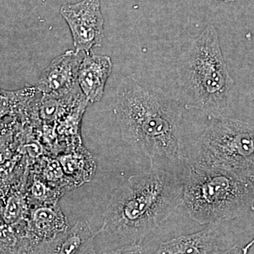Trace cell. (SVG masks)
Returning a JSON list of instances; mask_svg holds the SVG:
<instances>
[{"label": "cell", "instance_id": "12", "mask_svg": "<svg viewBox=\"0 0 254 254\" xmlns=\"http://www.w3.org/2000/svg\"><path fill=\"white\" fill-rule=\"evenodd\" d=\"M36 90V87L31 86L16 91L0 90V118L9 115L17 110L23 103L34 96Z\"/></svg>", "mask_w": 254, "mask_h": 254}, {"label": "cell", "instance_id": "6", "mask_svg": "<svg viewBox=\"0 0 254 254\" xmlns=\"http://www.w3.org/2000/svg\"><path fill=\"white\" fill-rule=\"evenodd\" d=\"M60 12L71 31L76 51L87 54L101 46L104 38V18L100 0L65 4Z\"/></svg>", "mask_w": 254, "mask_h": 254}, {"label": "cell", "instance_id": "3", "mask_svg": "<svg viewBox=\"0 0 254 254\" xmlns=\"http://www.w3.org/2000/svg\"><path fill=\"white\" fill-rule=\"evenodd\" d=\"M183 203L200 225L243 215L254 203V171L200 165L183 159Z\"/></svg>", "mask_w": 254, "mask_h": 254}, {"label": "cell", "instance_id": "5", "mask_svg": "<svg viewBox=\"0 0 254 254\" xmlns=\"http://www.w3.org/2000/svg\"><path fill=\"white\" fill-rule=\"evenodd\" d=\"M184 159L200 165L254 171V126L224 116L214 118L185 150Z\"/></svg>", "mask_w": 254, "mask_h": 254}, {"label": "cell", "instance_id": "8", "mask_svg": "<svg viewBox=\"0 0 254 254\" xmlns=\"http://www.w3.org/2000/svg\"><path fill=\"white\" fill-rule=\"evenodd\" d=\"M83 53L68 50L57 57L42 73L36 86L43 94L67 95L79 89L78 75Z\"/></svg>", "mask_w": 254, "mask_h": 254}, {"label": "cell", "instance_id": "13", "mask_svg": "<svg viewBox=\"0 0 254 254\" xmlns=\"http://www.w3.org/2000/svg\"><path fill=\"white\" fill-rule=\"evenodd\" d=\"M252 210H254V206L252 207ZM254 245V238L253 240L251 241L250 243L247 244V245L245 246V247H243V248L242 249V253L243 254H247L249 252V251L250 250V249L252 248V247H253Z\"/></svg>", "mask_w": 254, "mask_h": 254}, {"label": "cell", "instance_id": "1", "mask_svg": "<svg viewBox=\"0 0 254 254\" xmlns=\"http://www.w3.org/2000/svg\"><path fill=\"white\" fill-rule=\"evenodd\" d=\"M182 104L160 88L127 78L118 87L115 113L123 141L150 160L184 159Z\"/></svg>", "mask_w": 254, "mask_h": 254}, {"label": "cell", "instance_id": "2", "mask_svg": "<svg viewBox=\"0 0 254 254\" xmlns=\"http://www.w3.org/2000/svg\"><path fill=\"white\" fill-rule=\"evenodd\" d=\"M182 203V173L151 168L147 173L130 177L115 190L100 233L118 249L142 247L147 235Z\"/></svg>", "mask_w": 254, "mask_h": 254}, {"label": "cell", "instance_id": "9", "mask_svg": "<svg viewBox=\"0 0 254 254\" xmlns=\"http://www.w3.org/2000/svg\"><path fill=\"white\" fill-rule=\"evenodd\" d=\"M112 71L113 63L109 56L85 54L78 71V84L88 103L102 99Z\"/></svg>", "mask_w": 254, "mask_h": 254}, {"label": "cell", "instance_id": "11", "mask_svg": "<svg viewBox=\"0 0 254 254\" xmlns=\"http://www.w3.org/2000/svg\"><path fill=\"white\" fill-rule=\"evenodd\" d=\"M37 234L46 240H51L68 230L67 219L58 207H43L33 215Z\"/></svg>", "mask_w": 254, "mask_h": 254}, {"label": "cell", "instance_id": "10", "mask_svg": "<svg viewBox=\"0 0 254 254\" xmlns=\"http://www.w3.org/2000/svg\"><path fill=\"white\" fill-rule=\"evenodd\" d=\"M100 233L93 232L89 224L78 221L71 228L44 243L41 253L76 254H95L93 241Z\"/></svg>", "mask_w": 254, "mask_h": 254}, {"label": "cell", "instance_id": "4", "mask_svg": "<svg viewBox=\"0 0 254 254\" xmlns=\"http://www.w3.org/2000/svg\"><path fill=\"white\" fill-rule=\"evenodd\" d=\"M177 73V99L182 105L212 118L223 116L234 81L213 25H208L180 56Z\"/></svg>", "mask_w": 254, "mask_h": 254}, {"label": "cell", "instance_id": "14", "mask_svg": "<svg viewBox=\"0 0 254 254\" xmlns=\"http://www.w3.org/2000/svg\"><path fill=\"white\" fill-rule=\"evenodd\" d=\"M214 1H236V0H214Z\"/></svg>", "mask_w": 254, "mask_h": 254}, {"label": "cell", "instance_id": "7", "mask_svg": "<svg viewBox=\"0 0 254 254\" xmlns=\"http://www.w3.org/2000/svg\"><path fill=\"white\" fill-rule=\"evenodd\" d=\"M222 222L208 224L200 231L162 242L155 252L158 254H225L233 250L227 242Z\"/></svg>", "mask_w": 254, "mask_h": 254}]
</instances>
